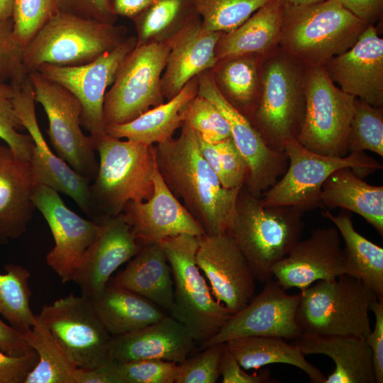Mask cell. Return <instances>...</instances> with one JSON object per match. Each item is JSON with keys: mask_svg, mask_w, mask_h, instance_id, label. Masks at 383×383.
<instances>
[{"mask_svg": "<svg viewBox=\"0 0 383 383\" xmlns=\"http://www.w3.org/2000/svg\"><path fill=\"white\" fill-rule=\"evenodd\" d=\"M180 135L154 145L157 170L205 235L230 229L240 188L223 187L200 152L195 131L184 123Z\"/></svg>", "mask_w": 383, "mask_h": 383, "instance_id": "1", "label": "cell"}, {"mask_svg": "<svg viewBox=\"0 0 383 383\" xmlns=\"http://www.w3.org/2000/svg\"><path fill=\"white\" fill-rule=\"evenodd\" d=\"M91 138L99 161L90 184L89 216L98 223L123 213L129 201L148 199L157 164L154 145L121 140L106 133Z\"/></svg>", "mask_w": 383, "mask_h": 383, "instance_id": "2", "label": "cell"}, {"mask_svg": "<svg viewBox=\"0 0 383 383\" xmlns=\"http://www.w3.org/2000/svg\"><path fill=\"white\" fill-rule=\"evenodd\" d=\"M304 214L292 206H262L245 184L240 188L227 233L245 257L255 280L265 283L273 278L272 267L301 238Z\"/></svg>", "mask_w": 383, "mask_h": 383, "instance_id": "3", "label": "cell"}, {"mask_svg": "<svg viewBox=\"0 0 383 383\" xmlns=\"http://www.w3.org/2000/svg\"><path fill=\"white\" fill-rule=\"evenodd\" d=\"M368 25L336 0L284 1L279 47L306 66H324L350 49Z\"/></svg>", "mask_w": 383, "mask_h": 383, "instance_id": "4", "label": "cell"}, {"mask_svg": "<svg viewBox=\"0 0 383 383\" xmlns=\"http://www.w3.org/2000/svg\"><path fill=\"white\" fill-rule=\"evenodd\" d=\"M306 65L280 47L263 57L257 104L248 120L267 145L284 152L298 139L305 113Z\"/></svg>", "mask_w": 383, "mask_h": 383, "instance_id": "5", "label": "cell"}, {"mask_svg": "<svg viewBox=\"0 0 383 383\" xmlns=\"http://www.w3.org/2000/svg\"><path fill=\"white\" fill-rule=\"evenodd\" d=\"M127 28L56 12L24 47L23 65L28 74L43 64L80 66L113 50L127 38Z\"/></svg>", "mask_w": 383, "mask_h": 383, "instance_id": "6", "label": "cell"}, {"mask_svg": "<svg viewBox=\"0 0 383 383\" xmlns=\"http://www.w3.org/2000/svg\"><path fill=\"white\" fill-rule=\"evenodd\" d=\"M376 298L362 280L347 274L318 280L301 290L296 320L301 334L366 338Z\"/></svg>", "mask_w": 383, "mask_h": 383, "instance_id": "7", "label": "cell"}, {"mask_svg": "<svg viewBox=\"0 0 383 383\" xmlns=\"http://www.w3.org/2000/svg\"><path fill=\"white\" fill-rule=\"evenodd\" d=\"M199 238L180 234L157 243L171 269L174 303L169 315L182 323L195 341L212 338L231 313L213 297L196 262Z\"/></svg>", "mask_w": 383, "mask_h": 383, "instance_id": "8", "label": "cell"}, {"mask_svg": "<svg viewBox=\"0 0 383 383\" xmlns=\"http://www.w3.org/2000/svg\"><path fill=\"white\" fill-rule=\"evenodd\" d=\"M289 167L274 185L260 198L265 207L292 206L304 213L322 207L323 184L338 169L350 167L360 177L382 169V164L364 151L345 157L326 156L309 151L296 140L285 145Z\"/></svg>", "mask_w": 383, "mask_h": 383, "instance_id": "9", "label": "cell"}, {"mask_svg": "<svg viewBox=\"0 0 383 383\" xmlns=\"http://www.w3.org/2000/svg\"><path fill=\"white\" fill-rule=\"evenodd\" d=\"M305 113L297 141L311 152L345 157L355 97L342 91L324 66H306Z\"/></svg>", "mask_w": 383, "mask_h": 383, "instance_id": "10", "label": "cell"}, {"mask_svg": "<svg viewBox=\"0 0 383 383\" xmlns=\"http://www.w3.org/2000/svg\"><path fill=\"white\" fill-rule=\"evenodd\" d=\"M170 41L135 48L121 62L104 102L106 126L123 124L165 102L161 79Z\"/></svg>", "mask_w": 383, "mask_h": 383, "instance_id": "11", "label": "cell"}, {"mask_svg": "<svg viewBox=\"0 0 383 383\" xmlns=\"http://www.w3.org/2000/svg\"><path fill=\"white\" fill-rule=\"evenodd\" d=\"M28 76L33 87L35 101L47 115V133L55 154L75 172L94 180L99 162L91 136L84 135L82 130L79 101L65 87L38 71Z\"/></svg>", "mask_w": 383, "mask_h": 383, "instance_id": "12", "label": "cell"}, {"mask_svg": "<svg viewBox=\"0 0 383 383\" xmlns=\"http://www.w3.org/2000/svg\"><path fill=\"white\" fill-rule=\"evenodd\" d=\"M37 316L78 368L94 369L110 359L112 336L91 299L71 293L44 305Z\"/></svg>", "mask_w": 383, "mask_h": 383, "instance_id": "13", "label": "cell"}, {"mask_svg": "<svg viewBox=\"0 0 383 383\" xmlns=\"http://www.w3.org/2000/svg\"><path fill=\"white\" fill-rule=\"evenodd\" d=\"M136 45V37H127L113 50L80 66L41 65L36 71L67 89L79 101L81 125L90 136L106 133L104 102L107 88L125 57Z\"/></svg>", "mask_w": 383, "mask_h": 383, "instance_id": "14", "label": "cell"}, {"mask_svg": "<svg viewBox=\"0 0 383 383\" xmlns=\"http://www.w3.org/2000/svg\"><path fill=\"white\" fill-rule=\"evenodd\" d=\"M198 95L211 101L227 120L231 138L248 166L245 185L251 195L260 198L287 169L285 152L267 145L248 118L223 97L209 70L198 75Z\"/></svg>", "mask_w": 383, "mask_h": 383, "instance_id": "15", "label": "cell"}, {"mask_svg": "<svg viewBox=\"0 0 383 383\" xmlns=\"http://www.w3.org/2000/svg\"><path fill=\"white\" fill-rule=\"evenodd\" d=\"M32 200L45 219L55 242L46 256L48 265L62 283L73 281L87 249L98 233L99 223L84 218L70 209L59 193L45 184H35Z\"/></svg>", "mask_w": 383, "mask_h": 383, "instance_id": "16", "label": "cell"}, {"mask_svg": "<svg viewBox=\"0 0 383 383\" xmlns=\"http://www.w3.org/2000/svg\"><path fill=\"white\" fill-rule=\"evenodd\" d=\"M262 290L240 311L233 313L219 331L201 344L223 343L245 336L280 337L294 340L301 331L296 320L300 293L289 294L276 279L264 283Z\"/></svg>", "mask_w": 383, "mask_h": 383, "instance_id": "17", "label": "cell"}, {"mask_svg": "<svg viewBox=\"0 0 383 383\" xmlns=\"http://www.w3.org/2000/svg\"><path fill=\"white\" fill-rule=\"evenodd\" d=\"M13 104L22 125L31 136L34 147L30 160L35 184H45L58 193L72 198L79 207L90 216V180L75 172L52 152L40 130L35 109V96L28 76L21 83H14Z\"/></svg>", "mask_w": 383, "mask_h": 383, "instance_id": "18", "label": "cell"}, {"mask_svg": "<svg viewBox=\"0 0 383 383\" xmlns=\"http://www.w3.org/2000/svg\"><path fill=\"white\" fill-rule=\"evenodd\" d=\"M196 262L209 280L213 297L231 314L243 309L253 297L256 280L228 233L199 238Z\"/></svg>", "mask_w": 383, "mask_h": 383, "instance_id": "19", "label": "cell"}, {"mask_svg": "<svg viewBox=\"0 0 383 383\" xmlns=\"http://www.w3.org/2000/svg\"><path fill=\"white\" fill-rule=\"evenodd\" d=\"M272 274L285 290L292 287L302 290L318 280H331L345 274L338 229H313L272 267Z\"/></svg>", "mask_w": 383, "mask_h": 383, "instance_id": "20", "label": "cell"}, {"mask_svg": "<svg viewBox=\"0 0 383 383\" xmlns=\"http://www.w3.org/2000/svg\"><path fill=\"white\" fill-rule=\"evenodd\" d=\"M344 92L375 107L383 106V39L369 24L355 43L324 65Z\"/></svg>", "mask_w": 383, "mask_h": 383, "instance_id": "21", "label": "cell"}, {"mask_svg": "<svg viewBox=\"0 0 383 383\" xmlns=\"http://www.w3.org/2000/svg\"><path fill=\"white\" fill-rule=\"evenodd\" d=\"M99 229L76 272L73 282L81 294L96 296L122 264L136 255L142 245L123 213L101 219Z\"/></svg>", "mask_w": 383, "mask_h": 383, "instance_id": "22", "label": "cell"}, {"mask_svg": "<svg viewBox=\"0 0 383 383\" xmlns=\"http://www.w3.org/2000/svg\"><path fill=\"white\" fill-rule=\"evenodd\" d=\"M153 193L143 201H129L123 213L139 243L143 246L180 234L205 235L199 223L168 189L157 167Z\"/></svg>", "mask_w": 383, "mask_h": 383, "instance_id": "23", "label": "cell"}, {"mask_svg": "<svg viewBox=\"0 0 383 383\" xmlns=\"http://www.w3.org/2000/svg\"><path fill=\"white\" fill-rule=\"evenodd\" d=\"M223 33L205 30L197 13L170 41L161 79L165 99H172L192 78L215 66L216 45Z\"/></svg>", "mask_w": 383, "mask_h": 383, "instance_id": "24", "label": "cell"}, {"mask_svg": "<svg viewBox=\"0 0 383 383\" xmlns=\"http://www.w3.org/2000/svg\"><path fill=\"white\" fill-rule=\"evenodd\" d=\"M194 346L189 331L167 315L132 332L112 336L109 357L121 362L159 359L179 364Z\"/></svg>", "mask_w": 383, "mask_h": 383, "instance_id": "25", "label": "cell"}, {"mask_svg": "<svg viewBox=\"0 0 383 383\" xmlns=\"http://www.w3.org/2000/svg\"><path fill=\"white\" fill-rule=\"evenodd\" d=\"M35 185L29 161L0 143V245L26 231L35 208Z\"/></svg>", "mask_w": 383, "mask_h": 383, "instance_id": "26", "label": "cell"}, {"mask_svg": "<svg viewBox=\"0 0 383 383\" xmlns=\"http://www.w3.org/2000/svg\"><path fill=\"white\" fill-rule=\"evenodd\" d=\"M293 343L305 355L321 354L333 360L334 370L324 383H375L372 352L365 338L301 334Z\"/></svg>", "mask_w": 383, "mask_h": 383, "instance_id": "27", "label": "cell"}, {"mask_svg": "<svg viewBox=\"0 0 383 383\" xmlns=\"http://www.w3.org/2000/svg\"><path fill=\"white\" fill-rule=\"evenodd\" d=\"M198 94V76L188 82L174 98L153 107L133 121L106 126V133L116 138L154 145L172 138L184 123L186 109Z\"/></svg>", "mask_w": 383, "mask_h": 383, "instance_id": "28", "label": "cell"}, {"mask_svg": "<svg viewBox=\"0 0 383 383\" xmlns=\"http://www.w3.org/2000/svg\"><path fill=\"white\" fill-rule=\"evenodd\" d=\"M113 279L169 314L174 303L173 279L169 263L157 243L143 245Z\"/></svg>", "mask_w": 383, "mask_h": 383, "instance_id": "29", "label": "cell"}, {"mask_svg": "<svg viewBox=\"0 0 383 383\" xmlns=\"http://www.w3.org/2000/svg\"><path fill=\"white\" fill-rule=\"evenodd\" d=\"M91 299L98 317L111 336L132 332L169 315L150 300L118 285L113 279Z\"/></svg>", "mask_w": 383, "mask_h": 383, "instance_id": "30", "label": "cell"}, {"mask_svg": "<svg viewBox=\"0 0 383 383\" xmlns=\"http://www.w3.org/2000/svg\"><path fill=\"white\" fill-rule=\"evenodd\" d=\"M283 0H271L235 30L223 33L216 45L218 58L255 54L266 56L279 47Z\"/></svg>", "mask_w": 383, "mask_h": 383, "instance_id": "31", "label": "cell"}, {"mask_svg": "<svg viewBox=\"0 0 383 383\" xmlns=\"http://www.w3.org/2000/svg\"><path fill=\"white\" fill-rule=\"evenodd\" d=\"M350 167L331 173L322 186V207L343 208L364 218L383 235V187L367 184Z\"/></svg>", "mask_w": 383, "mask_h": 383, "instance_id": "32", "label": "cell"}, {"mask_svg": "<svg viewBox=\"0 0 383 383\" xmlns=\"http://www.w3.org/2000/svg\"><path fill=\"white\" fill-rule=\"evenodd\" d=\"M264 57L255 54L227 57L219 59L209 70L223 97L248 118L260 96Z\"/></svg>", "mask_w": 383, "mask_h": 383, "instance_id": "33", "label": "cell"}, {"mask_svg": "<svg viewBox=\"0 0 383 383\" xmlns=\"http://www.w3.org/2000/svg\"><path fill=\"white\" fill-rule=\"evenodd\" d=\"M321 213L334 224L343 238L345 274L362 280L379 300H383V248L355 229L350 215L334 216L328 209Z\"/></svg>", "mask_w": 383, "mask_h": 383, "instance_id": "34", "label": "cell"}, {"mask_svg": "<svg viewBox=\"0 0 383 383\" xmlns=\"http://www.w3.org/2000/svg\"><path fill=\"white\" fill-rule=\"evenodd\" d=\"M280 337L245 336L225 342L230 353L243 370H257L274 363L291 365L304 371L312 383H324L326 377L306 360L295 344Z\"/></svg>", "mask_w": 383, "mask_h": 383, "instance_id": "35", "label": "cell"}, {"mask_svg": "<svg viewBox=\"0 0 383 383\" xmlns=\"http://www.w3.org/2000/svg\"><path fill=\"white\" fill-rule=\"evenodd\" d=\"M196 14L193 0H157L133 19L135 46L170 41Z\"/></svg>", "mask_w": 383, "mask_h": 383, "instance_id": "36", "label": "cell"}, {"mask_svg": "<svg viewBox=\"0 0 383 383\" xmlns=\"http://www.w3.org/2000/svg\"><path fill=\"white\" fill-rule=\"evenodd\" d=\"M23 335L38 357L24 383H74L78 367L37 315L33 326Z\"/></svg>", "mask_w": 383, "mask_h": 383, "instance_id": "37", "label": "cell"}, {"mask_svg": "<svg viewBox=\"0 0 383 383\" xmlns=\"http://www.w3.org/2000/svg\"><path fill=\"white\" fill-rule=\"evenodd\" d=\"M0 273V314L11 326L25 334L36 320L30 307L31 291L28 269L23 266L5 265Z\"/></svg>", "mask_w": 383, "mask_h": 383, "instance_id": "38", "label": "cell"}, {"mask_svg": "<svg viewBox=\"0 0 383 383\" xmlns=\"http://www.w3.org/2000/svg\"><path fill=\"white\" fill-rule=\"evenodd\" d=\"M271 0H193L203 28L229 33Z\"/></svg>", "mask_w": 383, "mask_h": 383, "instance_id": "39", "label": "cell"}, {"mask_svg": "<svg viewBox=\"0 0 383 383\" xmlns=\"http://www.w3.org/2000/svg\"><path fill=\"white\" fill-rule=\"evenodd\" d=\"M365 150L383 157V108L355 98L348 152Z\"/></svg>", "mask_w": 383, "mask_h": 383, "instance_id": "40", "label": "cell"}, {"mask_svg": "<svg viewBox=\"0 0 383 383\" xmlns=\"http://www.w3.org/2000/svg\"><path fill=\"white\" fill-rule=\"evenodd\" d=\"M15 94L13 83L0 81V139L17 156L29 160L34 142L29 134L20 132L24 128L15 109Z\"/></svg>", "mask_w": 383, "mask_h": 383, "instance_id": "41", "label": "cell"}, {"mask_svg": "<svg viewBox=\"0 0 383 383\" xmlns=\"http://www.w3.org/2000/svg\"><path fill=\"white\" fill-rule=\"evenodd\" d=\"M113 383H174L178 364L159 359L121 362L110 359Z\"/></svg>", "mask_w": 383, "mask_h": 383, "instance_id": "42", "label": "cell"}, {"mask_svg": "<svg viewBox=\"0 0 383 383\" xmlns=\"http://www.w3.org/2000/svg\"><path fill=\"white\" fill-rule=\"evenodd\" d=\"M184 123L210 143L231 137L230 126L223 115L211 101L198 94L186 109Z\"/></svg>", "mask_w": 383, "mask_h": 383, "instance_id": "43", "label": "cell"}, {"mask_svg": "<svg viewBox=\"0 0 383 383\" xmlns=\"http://www.w3.org/2000/svg\"><path fill=\"white\" fill-rule=\"evenodd\" d=\"M57 11L52 0H16L12 16L14 38L24 48Z\"/></svg>", "mask_w": 383, "mask_h": 383, "instance_id": "44", "label": "cell"}, {"mask_svg": "<svg viewBox=\"0 0 383 383\" xmlns=\"http://www.w3.org/2000/svg\"><path fill=\"white\" fill-rule=\"evenodd\" d=\"M224 343L209 345L178 364L174 383H216L220 376L219 365Z\"/></svg>", "mask_w": 383, "mask_h": 383, "instance_id": "45", "label": "cell"}, {"mask_svg": "<svg viewBox=\"0 0 383 383\" xmlns=\"http://www.w3.org/2000/svg\"><path fill=\"white\" fill-rule=\"evenodd\" d=\"M12 18L0 19V81L21 83L27 77L23 65V48L13 36Z\"/></svg>", "mask_w": 383, "mask_h": 383, "instance_id": "46", "label": "cell"}, {"mask_svg": "<svg viewBox=\"0 0 383 383\" xmlns=\"http://www.w3.org/2000/svg\"><path fill=\"white\" fill-rule=\"evenodd\" d=\"M215 145L222 170L221 184L227 189L240 188L245 184L249 174L245 159L231 137L215 143Z\"/></svg>", "mask_w": 383, "mask_h": 383, "instance_id": "47", "label": "cell"}, {"mask_svg": "<svg viewBox=\"0 0 383 383\" xmlns=\"http://www.w3.org/2000/svg\"><path fill=\"white\" fill-rule=\"evenodd\" d=\"M58 11L81 18L114 24L118 16L111 10L109 0H52Z\"/></svg>", "mask_w": 383, "mask_h": 383, "instance_id": "48", "label": "cell"}, {"mask_svg": "<svg viewBox=\"0 0 383 383\" xmlns=\"http://www.w3.org/2000/svg\"><path fill=\"white\" fill-rule=\"evenodd\" d=\"M219 373L223 383L277 382L273 381L270 371L267 369L260 370L258 372L252 374L245 372L230 353L225 343L220 360Z\"/></svg>", "mask_w": 383, "mask_h": 383, "instance_id": "49", "label": "cell"}, {"mask_svg": "<svg viewBox=\"0 0 383 383\" xmlns=\"http://www.w3.org/2000/svg\"><path fill=\"white\" fill-rule=\"evenodd\" d=\"M38 360L35 351L12 356L0 350V383H24Z\"/></svg>", "mask_w": 383, "mask_h": 383, "instance_id": "50", "label": "cell"}, {"mask_svg": "<svg viewBox=\"0 0 383 383\" xmlns=\"http://www.w3.org/2000/svg\"><path fill=\"white\" fill-rule=\"evenodd\" d=\"M371 311L375 317L373 329L366 336L365 340L372 352V362L375 383L383 382V300L374 299L371 305Z\"/></svg>", "mask_w": 383, "mask_h": 383, "instance_id": "51", "label": "cell"}, {"mask_svg": "<svg viewBox=\"0 0 383 383\" xmlns=\"http://www.w3.org/2000/svg\"><path fill=\"white\" fill-rule=\"evenodd\" d=\"M0 350L12 356H21L34 351L21 332L1 318Z\"/></svg>", "mask_w": 383, "mask_h": 383, "instance_id": "52", "label": "cell"}, {"mask_svg": "<svg viewBox=\"0 0 383 383\" xmlns=\"http://www.w3.org/2000/svg\"><path fill=\"white\" fill-rule=\"evenodd\" d=\"M353 15L367 24L378 21L382 13L383 0H336Z\"/></svg>", "mask_w": 383, "mask_h": 383, "instance_id": "53", "label": "cell"}, {"mask_svg": "<svg viewBox=\"0 0 383 383\" xmlns=\"http://www.w3.org/2000/svg\"><path fill=\"white\" fill-rule=\"evenodd\" d=\"M157 0H109L111 11L117 16L131 19L143 12Z\"/></svg>", "mask_w": 383, "mask_h": 383, "instance_id": "54", "label": "cell"}, {"mask_svg": "<svg viewBox=\"0 0 383 383\" xmlns=\"http://www.w3.org/2000/svg\"><path fill=\"white\" fill-rule=\"evenodd\" d=\"M196 132V131H195ZM199 148L204 160L218 176L220 182L222 179V170L218 152L215 144L205 141L201 136L196 132Z\"/></svg>", "mask_w": 383, "mask_h": 383, "instance_id": "55", "label": "cell"}, {"mask_svg": "<svg viewBox=\"0 0 383 383\" xmlns=\"http://www.w3.org/2000/svg\"><path fill=\"white\" fill-rule=\"evenodd\" d=\"M16 0H0V19L12 18Z\"/></svg>", "mask_w": 383, "mask_h": 383, "instance_id": "56", "label": "cell"}, {"mask_svg": "<svg viewBox=\"0 0 383 383\" xmlns=\"http://www.w3.org/2000/svg\"><path fill=\"white\" fill-rule=\"evenodd\" d=\"M284 2L292 5H309L322 1L323 0H283Z\"/></svg>", "mask_w": 383, "mask_h": 383, "instance_id": "57", "label": "cell"}]
</instances>
